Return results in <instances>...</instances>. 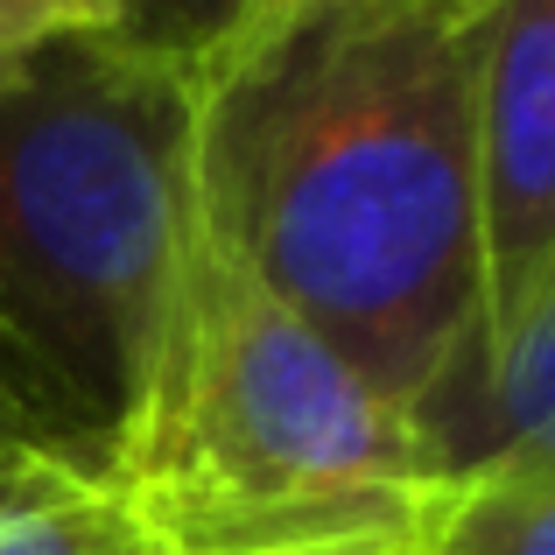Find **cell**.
Instances as JSON below:
<instances>
[{
  "label": "cell",
  "instance_id": "1",
  "mask_svg": "<svg viewBox=\"0 0 555 555\" xmlns=\"http://www.w3.org/2000/svg\"><path fill=\"white\" fill-rule=\"evenodd\" d=\"M492 0H246L190 42L197 218L387 401L478 345V36Z\"/></svg>",
  "mask_w": 555,
  "mask_h": 555
},
{
  "label": "cell",
  "instance_id": "2",
  "mask_svg": "<svg viewBox=\"0 0 555 555\" xmlns=\"http://www.w3.org/2000/svg\"><path fill=\"white\" fill-rule=\"evenodd\" d=\"M197 254L190 42L70 36L0 92V366L42 443L106 472Z\"/></svg>",
  "mask_w": 555,
  "mask_h": 555
},
{
  "label": "cell",
  "instance_id": "3",
  "mask_svg": "<svg viewBox=\"0 0 555 555\" xmlns=\"http://www.w3.org/2000/svg\"><path fill=\"white\" fill-rule=\"evenodd\" d=\"M106 486L163 555H422L450 506L415 415L218 254L204 218Z\"/></svg>",
  "mask_w": 555,
  "mask_h": 555
},
{
  "label": "cell",
  "instance_id": "4",
  "mask_svg": "<svg viewBox=\"0 0 555 555\" xmlns=\"http://www.w3.org/2000/svg\"><path fill=\"white\" fill-rule=\"evenodd\" d=\"M478 268L472 352H500L555 302V0H492L478 36Z\"/></svg>",
  "mask_w": 555,
  "mask_h": 555
},
{
  "label": "cell",
  "instance_id": "5",
  "mask_svg": "<svg viewBox=\"0 0 555 555\" xmlns=\"http://www.w3.org/2000/svg\"><path fill=\"white\" fill-rule=\"evenodd\" d=\"M450 486H555V302L500 352H464L415 401Z\"/></svg>",
  "mask_w": 555,
  "mask_h": 555
},
{
  "label": "cell",
  "instance_id": "6",
  "mask_svg": "<svg viewBox=\"0 0 555 555\" xmlns=\"http://www.w3.org/2000/svg\"><path fill=\"white\" fill-rule=\"evenodd\" d=\"M0 555H141V534L106 472L28 443L0 472Z\"/></svg>",
  "mask_w": 555,
  "mask_h": 555
},
{
  "label": "cell",
  "instance_id": "7",
  "mask_svg": "<svg viewBox=\"0 0 555 555\" xmlns=\"http://www.w3.org/2000/svg\"><path fill=\"white\" fill-rule=\"evenodd\" d=\"M422 555H555V486H450Z\"/></svg>",
  "mask_w": 555,
  "mask_h": 555
},
{
  "label": "cell",
  "instance_id": "8",
  "mask_svg": "<svg viewBox=\"0 0 555 555\" xmlns=\"http://www.w3.org/2000/svg\"><path fill=\"white\" fill-rule=\"evenodd\" d=\"M134 28L127 0H0V92L70 36H120Z\"/></svg>",
  "mask_w": 555,
  "mask_h": 555
},
{
  "label": "cell",
  "instance_id": "9",
  "mask_svg": "<svg viewBox=\"0 0 555 555\" xmlns=\"http://www.w3.org/2000/svg\"><path fill=\"white\" fill-rule=\"evenodd\" d=\"M127 14H134V36L155 42H197L225 22V8H211V0H127Z\"/></svg>",
  "mask_w": 555,
  "mask_h": 555
},
{
  "label": "cell",
  "instance_id": "10",
  "mask_svg": "<svg viewBox=\"0 0 555 555\" xmlns=\"http://www.w3.org/2000/svg\"><path fill=\"white\" fill-rule=\"evenodd\" d=\"M28 443H42V429L36 422H28V408H22V393L8 387V379H0V472H8L14 457H22Z\"/></svg>",
  "mask_w": 555,
  "mask_h": 555
},
{
  "label": "cell",
  "instance_id": "11",
  "mask_svg": "<svg viewBox=\"0 0 555 555\" xmlns=\"http://www.w3.org/2000/svg\"><path fill=\"white\" fill-rule=\"evenodd\" d=\"M0 379H8V366H0ZM8 387H14V379H8Z\"/></svg>",
  "mask_w": 555,
  "mask_h": 555
},
{
  "label": "cell",
  "instance_id": "12",
  "mask_svg": "<svg viewBox=\"0 0 555 555\" xmlns=\"http://www.w3.org/2000/svg\"><path fill=\"white\" fill-rule=\"evenodd\" d=\"M141 555H163V548H141Z\"/></svg>",
  "mask_w": 555,
  "mask_h": 555
},
{
  "label": "cell",
  "instance_id": "13",
  "mask_svg": "<svg viewBox=\"0 0 555 555\" xmlns=\"http://www.w3.org/2000/svg\"><path fill=\"white\" fill-rule=\"evenodd\" d=\"M232 8H246V0H232Z\"/></svg>",
  "mask_w": 555,
  "mask_h": 555
}]
</instances>
